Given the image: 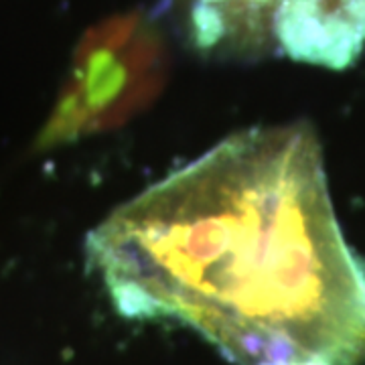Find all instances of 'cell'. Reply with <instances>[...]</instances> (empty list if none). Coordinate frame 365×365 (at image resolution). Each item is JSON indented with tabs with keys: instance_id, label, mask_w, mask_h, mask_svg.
<instances>
[{
	"instance_id": "cell-1",
	"label": "cell",
	"mask_w": 365,
	"mask_h": 365,
	"mask_svg": "<svg viewBox=\"0 0 365 365\" xmlns=\"http://www.w3.org/2000/svg\"><path fill=\"white\" fill-rule=\"evenodd\" d=\"M88 252L120 313L191 323L250 365L365 353V266L304 124L225 138L110 213Z\"/></svg>"
},
{
	"instance_id": "cell-2",
	"label": "cell",
	"mask_w": 365,
	"mask_h": 365,
	"mask_svg": "<svg viewBox=\"0 0 365 365\" xmlns=\"http://www.w3.org/2000/svg\"><path fill=\"white\" fill-rule=\"evenodd\" d=\"M163 86L157 41L138 21L106 25L86 41L73 79L41 130L37 146L53 148L124 126Z\"/></svg>"
},
{
	"instance_id": "cell-3",
	"label": "cell",
	"mask_w": 365,
	"mask_h": 365,
	"mask_svg": "<svg viewBox=\"0 0 365 365\" xmlns=\"http://www.w3.org/2000/svg\"><path fill=\"white\" fill-rule=\"evenodd\" d=\"M280 0H193L191 16L244 35H270Z\"/></svg>"
}]
</instances>
